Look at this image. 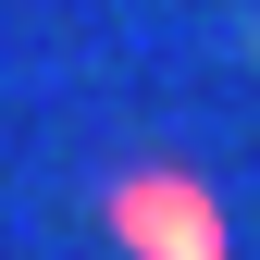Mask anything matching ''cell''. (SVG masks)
Instances as JSON below:
<instances>
[{
    "label": "cell",
    "instance_id": "6da1fadb",
    "mask_svg": "<svg viewBox=\"0 0 260 260\" xmlns=\"http://www.w3.org/2000/svg\"><path fill=\"white\" fill-rule=\"evenodd\" d=\"M186 223H211L186 186H124V236L161 248V260H223V236H186Z\"/></svg>",
    "mask_w": 260,
    "mask_h": 260
}]
</instances>
